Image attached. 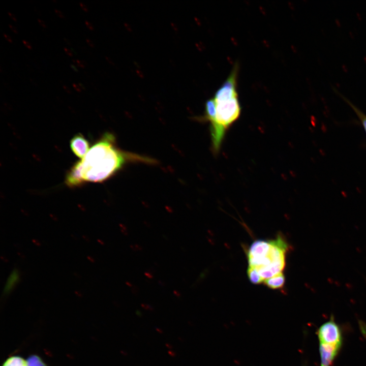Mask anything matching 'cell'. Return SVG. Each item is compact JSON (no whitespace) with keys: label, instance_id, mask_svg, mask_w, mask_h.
<instances>
[{"label":"cell","instance_id":"4dcf8cb0","mask_svg":"<svg viewBox=\"0 0 366 366\" xmlns=\"http://www.w3.org/2000/svg\"><path fill=\"white\" fill-rule=\"evenodd\" d=\"M78 84L79 85V86H80V87L81 88L82 90L85 89V86L82 83L79 82Z\"/></svg>","mask_w":366,"mask_h":366},{"label":"cell","instance_id":"3957f363","mask_svg":"<svg viewBox=\"0 0 366 366\" xmlns=\"http://www.w3.org/2000/svg\"><path fill=\"white\" fill-rule=\"evenodd\" d=\"M271 246L270 240L259 239L254 241L248 252L249 266L258 267L268 266V255Z\"/></svg>","mask_w":366,"mask_h":366},{"label":"cell","instance_id":"4316f807","mask_svg":"<svg viewBox=\"0 0 366 366\" xmlns=\"http://www.w3.org/2000/svg\"><path fill=\"white\" fill-rule=\"evenodd\" d=\"M63 88L67 93L68 94H71L72 93L71 89L68 86L66 85H63Z\"/></svg>","mask_w":366,"mask_h":366},{"label":"cell","instance_id":"5b68a950","mask_svg":"<svg viewBox=\"0 0 366 366\" xmlns=\"http://www.w3.org/2000/svg\"><path fill=\"white\" fill-rule=\"evenodd\" d=\"M88 141L80 134L75 135L70 141V147L78 158L83 159L88 151Z\"/></svg>","mask_w":366,"mask_h":366},{"label":"cell","instance_id":"30bf717a","mask_svg":"<svg viewBox=\"0 0 366 366\" xmlns=\"http://www.w3.org/2000/svg\"><path fill=\"white\" fill-rule=\"evenodd\" d=\"M247 273L249 280L254 284H260L264 281L255 267L249 266Z\"/></svg>","mask_w":366,"mask_h":366},{"label":"cell","instance_id":"7a4b0ae2","mask_svg":"<svg viewBox=\"0 0 366 366\" xmlns=\"http://www.w3.org/2000/svg\"><path fill=\"white\" fill-rule=\"evenodd\" d=\"M238 71L236 63L214 97L205 103L204 118L210 123L212 146L215 152L219 151L226 131L240 114L237 90Z\"/></svg>","mask_w":366,"mask_h":366},{"label":"cell","instance_id":"f1b7e54d","mask_svg":"<svg viewBox=\"0 0 366 366\" xmlns=\"http://www.w3.org/2000/svg\"><path fill=\"white\" fill-rule=\"evenodd\" d=\"M70 67L73 71H74L75 72H77L78 71L77 68L76 67V66L74 64H71Z\"/></svg>","mask_w":366,"mask_h":366},{"label":"cell","instance_id":"9a60e30c","mask_svg":"<svg viewBox=\"0 0 366 366\" xmlns=\"http://www.w3.org/2000/svg\"><path fill=\"white\" fill-rule=\"evenodd\" d=\"M119 226H120V229L121 230V232H123V233L126 236L128 235V229H127V228L126 226V225H125L124 224H120L119 225Z\"/></svg>","mask_w":366,"mask_h":366},{"label":"cell","instance_id":"f546056e","mask_svg":"<svg viewBox=\"0 0 366 366\" xmlns=\"http://www.w3.org/2000/svg\"><path fill=\"white\" fill-rule=\"evenodd\" d=\"M64 40L65 42L68 45H71V42H70V41L69 39H68L66 38H64Z\"/></svg>","mask_w":366,"mask_h":366},{"label":"cell","instance_id":"603a6c76","mask_svg":"<svg viewBox=\"0 0 366 366\" xmlns=\"http://www.w3.org/2000/svg\"><path fill=\"white\" fill-rule=\"evenodd\" d=\"M3 36H4V38H5V39L7 41H8L9 42H10V43L13 42V40H12V38L6 34L5 33L3 34Z\"/></svg>","mask_w":366,"mask_h":366},{"label":"cell","instance_id":"ffe728a7","mask_svg":"<svg viewBox=\"0 0 366 366\" xmlns=\"http://www.w3.org/2000/svg\"><path fill=\"white\" fill-rule=\"evenodd\" d=\"M22 42H23V44L25 45V46L26 47H27L28 49H32V46L31 44L28 41L23 40H22Z\"/></svg>","mask_w":366,"mask_h":366},{"label":"cell","instance_id":"cb8c5ba5","mask_svg":"<svg viewBox=\"0 0 366 366\" xmlns=\"http://www.w3.org/2000/svg\"><path fill=\"white\" fill-rule=\"evenodd\" d=\"M73 86L74 88V89L77 90L78 92H81L82 91L81 88L80 87L78 84L76 83H73Z\"/></svg>","mask_w":366,"mask_h":366},{"label":"cell","instance_id":"8fae6325","mask_svg":"<svg viewBox=\"0 0 366 366\" xmlns=\"http://www.w3.org/2000/svg\"><path fill=\"white\" fill-rule=\"evenodd\" d=\"M2 366H27V363L22 357L13 356L8 358Z\"/></svg>","mask_w":366,"mask_h":366},{"label":"cell","instance_id":"ba28073f","mask_svg":"<svg viewBox=\"0 0 366 366\" xmlns=\"http://www.w3.org/2000/svg\"><path fill=\"white\" fill-rule=\"evenodd\" d=\"M20 279V273L17 269L11 272L5 284L3 294H9L16 286Z\"/></svg>","mask_w":366,"mask_h":366},{"label":"cell","instance_id":"7c38bea8","mask_svg":"<svg viewBox=\"0 0 366 366\" xmlns=\"http://www.w3.org/2000/svg\"><path fill=\"white\" fill-rule=\"evenodd\" d=\"M27 366H47L41 358L37 355H31L26 360Z\"/></svg>","mask_w":366,"mask_h":366},{"label":"cell","instance_id":"4fadbf2b","mask_svg":"<svg viewBox=\"0 0 366 366\" xmlns=\"http://www.w3.org/2000/svg\"><path fill=\"white\" fill-rule=\"evenodd\" d=\"M72 61L74 63V65H76L77 66L82 68H85V66L83 63L82 60H80L79 59H73Z\"/></svg>","mask_w":366,"mask_h":366},{"label":"cell","instance_id":"484cf974","mask_svg":"<svg viewBox=\"0 0 366 366\" xmlns=\"http://www.w3.org/2000/svg\"><path fill=\"white\" fill-rule=\"evenodd\" d=\"M8 14L13 20H14V21H17V18L16 16L13 13H11L10 12H8Z\"/></svg>","mask_w":366,"mask_h":366},{"label":"cell","instance_id":"9c48e42d","mask_svg":"<svg viewBox=\"0 0 366 366\" xmlns=\"http://www.w3.org/2000/svg\"><path fill=\"white\" fill-rule=\"evenodd\" d=\"M333 89L334 91L338 94V95L342 98V99L346 102L349 106L352 108V109L355 111L356 115L359 117L360 120L361 122V124L364 128V129L365 130V132L366 133V115L361 111L358 108H357L355 105H354L349 100H348L347 98H346L345 96H344L341 93H340L336 88H335L334 87H333Z\"/></svg>","mask_w":366,"mask_h":366},{"label":"cell","instance_id":"1f68e13d","mask_svg":"<svg viewBox=\"0 0 366 366\" xmlns=\"http://www.w3.org/2000/svg\"><path fill=\"white\" fill-rule=\"evenodd\" d=\"M26 66L28 68V69H29L31 71H34V69H33L32 66L28 65V64H26Z\"/></svg>","mask_w":366,"mask_h":366},{"label":"cell","instance_id":"e0dca14e","mask_svg":"<svg viewBox=\"0 0 366 366\" xmlns=\"http://www.w3.org/2000/svg\"><path fill=\"white\" fill-rule=\"evenodd\" d=\"M85 24L86 27H87L88 29H89L91 30H94V26H93V25L92 24V23H91L90 22H89L87 20H85Z\"/></svg>","mask_w":366,"mask_h":366},{"label":"cell","instance_id":"5bb4252c","mask_svg":"<svg viewBox=\"0 0 366 366\" xmlns=\"http://www.w3.org/2000/svg\"><path fill=\"white\" fill-rule=\"evenodd\" d=\"M130 247L131 248V249L133 250H134L135 251H141L142 250V247L141 246L137 245V244L131 245L130 246Z\"/></svg>","mask_w":366,"mask_h":366},{"label":"cell","instance_id":"d6986e66","mask_svg":"<svg viewBox=\"0 0 366 366\" xmlns=\"http://www.w3.org/2000/svg\"><path fill=\"white\" fill-rule=\"evenodd\" d=\"M79 5L83 11H84L85 12H88V9L86 5H85L82 2H80Z\"/></svg>","mask_w":366,"mask_h":366},{"label":"cell","instance_id":"7402d4cb","mask_svg":"<svg viewBox=\"0 0 366 366\" xmlns=\"http://www.w3.org/2000/svg\"><path fill=\"white\" fill-rule=\"evenodd\" d=\"M9 26L10 28L11 29V30L13 32H14L15 34H17L18 33L17 29L14 25H13L11 24H9Z\"/></svg>","mask_w":366,"mask_h":366},{"label":"cell","instance_id":"2e32d148","mask_svg":"<svg viewBox=\"0 0 366 366\" xmlns=\"http://www.w3.org/2000/svg\"><path fill=\"white\" fill-rule=\"evenodd\" d=\"M38 22H39V24L43 28H46L47 25L45 23V22L42 19L40 18L37 19Z\"/></svg>","mask_w":366,"mask_h":366},{"label":"cell","instance_id":"ac0fdd59","mask_svg":"<svg viewBox=\"0 0 366 366\" xmlns=\"http://www.w3.org/2000/svg\"><path fill=\"white\" fill-rule=\"evenodd\" d=\"M64 49L65 52L67 53V54H68L70 56H73V53L72 51V50H71V49H68L66 47H65Z\"/></svg>","mask_w":366,"mask_h":366},{"label":"cell","instance_id":"8992f818","mask_svg":"<svg viewBox=\"0 0 366 366\" xmlns=\"http://www.w3.org/2000/svg\"><path fill=\"white\" fill-rule=\"evenodd\" d=\"M340 346L320 343L321 366H329L337 355Z\"/></svg>","mask_w":366,"mask_h":366},{"label":"cell","instance_id":"83f0119b","mask_svg":"<svg viewBox=\"0 0 366 366\" xmlns=\"http://www.w3.org/2000/svg\"><path fill=\"white\" fill-rule=\"evenodd\" d=\"M145 276H146L148 278H149V279H151L154 278V276H153V274H152V272H150V271H149V272H145Z\"/></svg>","mask_w":366,"mask_h":366},{"label":"cell","instance_id":"d6a6232c","mask_svg":"<svg viewBox=\"0 0 366 366\" xmlns=\"http://www.w3.org/2000/svg\"><path fill=\"white\" fill-rule=\"evenodd\" d=\"M34 10H35V11L38 15H41V12H40V11H39L37 8H34Z\"/></svg>","mask_w":366,"mask_h":366},{"label":"cell","instance_id":"6da1fadb","mask_svg":"<svg viewBox=\"0 0 366 366\" xmlns=\"http://www.w3.org/2000/svg\"><path fill=\"white\" fill-rule=\"evenodd\" d=\"M132 160L146 161L148 159L121 150L116 146L113 135L106 133L81 161L71 168L66 175V183L70 187H75L87 182H103Z\"/></svg>","mask_w":366,"mask_h":366},{"label":"cell","instance_id":"e575fe53","mask_svg":"<svg viewBox=\"0 0 366 366\" xmlns=\"http://www.w3.org/2000/svg\"><path fill=\"white\" fill-rule=\"evenodd\" d=\"M126 284L129 286H132V284L131 283H129L128 282H126Z\"/></svg>","mask_w":366,"mask_h":366},{"label":"cell","instance_id":"836d02e7","mask_svg":"<svg viewBox=\"0 0 366 366\" xmlns=\"http://www.w3.org/2000/svg\"><path fill=\"white\" fill-rule=\"evenodd\" d=\"M30 81L33 83V84H34L35 85H37V83L35 82V81L34 79H32V78H30Z\"/></svg>","mask_w":366,"mask_h":366},{"label":"cell","instance_id":"44dd1931","mask_svg":"<svg viewBox=\"0 0 366 366\" xmlns=\"http://www.w3.org/2000/svg\"><path fill=\"white\" fill-rule=\"evenodd\" d=\"M54 12L55 13V14H56L58 17H60V18H64V14H63L62 13V12L60 11H59V10L56 9H54Z\"/></svg>","mask_w":366,"mask_h":366},{"label":"cell","instance_id":"277c9868","mask_svg":"<svg viewBox=\"0 0 366 366\" xmlns=\"http://www.w3.org/2000/svg\"><path fill=\"white\" fill-rule=\"evenodd\" d=\"M318 336L320 343L332 345H341V333L338 325L333 321L330 320L319 328Z\"/></svg>","mask_w":366,"mask_h":366},{"label":"cell","instance_id":"52a82bcc","mask_svg":"<svg viewBox=\"0 0 366 366\" xmlns=\"http://www.w3.org/2000/svg\"><path fill=\"white\" fill-rule=\"evenodd\" d=\"M285 277L282 272L270 278L265 279L263 283L269 288L279 289L282 288L285 284Z\"/></svg>","mask_w":366,"mask_h":366},{"label":"cell","instance_id":"d4e9b609","mask_svg":"<svg viewBox=\"0 0 366 366\" xmlns=\"http://www.w3.org/2000/svg\"><path fill=\"white\" fill-rule=\"evenodd\" d=\"M86 42L87 44L91 47L93 48L94 47V44L93 42L89 39L86 38Z\"/></svg>","mask_w":366,"mask_h":366}]
</instances>
